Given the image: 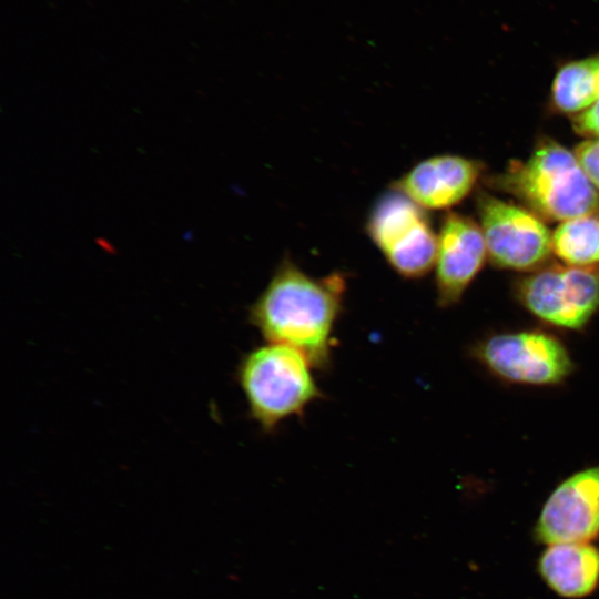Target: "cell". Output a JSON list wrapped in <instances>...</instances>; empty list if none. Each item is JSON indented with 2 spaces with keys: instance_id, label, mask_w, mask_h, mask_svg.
<instances>
[{
  "instance_id": "9a60e30c",
  "label": "cell",
  "mask_w": 599,
  "mask_h": 599,
  "mask_svg": "<svg viewBox=\"0 0 599 599\" xmlns=\"http://www.w3.org/2000/svg\"><path fill=\"white\" fill-rule=\"evenodd\" d=\"M572 128L587 139H599V100L583 112L572 116Z\"/></svg>"
},
{
  "instance_id": "30bf717a",
  "label": "cell",
  "mask_w": 599,
  "mask_h": 599,
  "mask_svg": "<svg viewBox=\"0 0 599 599\" xmlns=\"http://www.w3.org/2000/svg\"><path fill=\"white\" fill-rule=\"evenodd\" d=\"M481 171L478 161L454 154L435 155L416 163L390 187L424 210H444L473 191Z\"/></svg>"
},
{
  "instance_id": "7a4b0ae2",
  "label": "cell",
  "mask_w": 599,
  "mask_h": 599,
  "mask_svg": "<svg viewBox=\"0 0 599 599\" xmlns=\"http://www.w3.org/2000/svg\"><path fill=\"white\" fill-rule=\"evenodd\" d=\"M490 185L511 194L544 221L599 215V191L575 153L551 139L541 140L525 161H514L493 176Z\"/></svg>"
},
{
  "instance_id": "5b68a950",
  "label": "cell",
  "mask_w": 599,
  "mask_h": 599,
  "mask_svg": "<svg viewBox=\"0 0 599 599\" xmlns=\"http://www.w3.org/2000/svg\"><path fill=\"white\" fill-rule=\"evenodd\" d=\"M515 293L540 321L581 329L599 308V267L545 264L520 278Z\"/></svg>"
},
{
  "instance_id": "5bb4252c",
  "label": "cell",
  "mask_w": 599,
  "mask_h": 599,
  "mask_svg": "<svg viewBox=\"0 0 599 599\" xmlns=\"http://www.w3.org/2000/svg\"><path fill=\"white\" fill-rule=\"evenodd\" d=\"M573 153L591 184L599 191V139H586Z\"/></svg>"
},
{
  "instance_id": "9c48e42d",
  "label": "cell",
  "mask_w": 599,
  "mask_h": 599,
  "mask_svg": "<svg viewBox=\"0 0 599 599\" xmlns=\"http://www.w3.org/2000/svg\"><path fill=\"white\" fill-rule=\"evenodd\" d=\"M488 257L479 223L456 212L444 216L437 234L435 287L438 306L457 304Z\"/></svg>"
},
{
  "instance_id": "8992f818",
  "label": "cell",
  "mask_w": 599,
  "mask_h": 599,
  "mask_svg": "<svg viewBox=\"0 0 599 599\" xmlns=\"http://www.w3.org/2000/svg\"><path fill=\"white\" fill-rule=\"evenodd\" d=\"M471 353L491 374L514 384L557 385L573 370L572 359L562 342L538 329L487 336L473 347Z\"/></svg>"
},
{
  "instance_id": "277c9868",
  "label": "cell",
  "mask_w": 599,
  "mask_h": 599,
  "mask_svg": "<svg viewBox=\"0 0 599 599\" xmlns=\"http://www.w3.org/2000/svg\"><path fill=\"white\" fill-rule=\"evenodd\" d=\"M365 231L400 277L418 280L435 266L437 234L425 210L390 187L374 202Z\"/></svg>"
},
{
  "instance_id": "6da1fadb",
  "label": "cell",
  "mask_w": 599,
  "mask_h": 599,
  "mask_svg": "<svg viewBox=\"0 0 599 599\" xmlns=\"http://www.w3.org/2000/svg\"><path fill=\"white\" fill-rule=\"evenodd\" d=\"M342 272L315 277L285 256L248 307V322L267 343L301 352L317 370L333 364L334 332L344 312Z\"/></svg>"
},
{
  "instance_id": "7c38bea8",
  "label": "cell",
  "mask_w": 599,
  "mask_h": 599,
  "mask_svg": "<svg viewBox=\"0 0 599 599\" xmlns=\"http://www.w3.org/2000/svg\"><path fill=\"white\" fill-rule=\"evenodd\" d=\"M552 106L575 116L599 100V55L564 64L556 73L551 89Z\"/></svg>"
},
{
  "instance_id": "4fadbf2b",
  "label": "cell",
  "mask_w": 599,
  "mask_h": 599,
  "mask_svg": "<svg viewBox=\"0 0 599 599\" xmlns=\"http://www.w3.org/2000/svg\"><path fill=\"white\" fill-rule=\"evenodd\" d=\"M552 253L569 266L599 267V215L560 222L552 232Z\"/></svg>"
},
{
  "instance_id": "3957f363",
  "label": "cell",
  "mask_w": 599,
  "mask_h": 599,
  "mask_svg": "<svg viewBox=\"0 0 599 599\" xmlns=\"http://www.w3.org/2000/svg\"><path fill=\"white\" fill-rule=\"evenodd\" d=\"M313 365L298 351L267 343L245 353L235 377L245 396L248 415L265 434L291 417H303L324 394Z\"/></svg>"
},
{
  "instance_id": "ba28073f",
  "label": "cell",
  "mask_w": 599,
  "mask_h": 599,
  "mask_svg": "<svg viewBox=\"0 0 599 599\" xmlns=\"http://www.w3.org/2000/svg\"><path fill=\"white\" fill-rule=\"evenodd\" d=\"M531 535L542 546L599 538V466L578 470L552 489Z\"/></svg>"
},
{
  "instance_id": "8fae6325",
  "label": "cell",
  "mask_w": 599,
  "mask_h": 599,
  "mask_svg": "<svg viewBox=\"0 0 599 599\" xmlns=\"http://www.w3.org/2000/svg\"><path fill=\"white\" fill-rule=\"evenodd\" d=\"M536 571L558 597L587 598L599 587V546L595 542L545 546L536 561Z\"/></svg>"
},
{
  "instance_id": "52a82bcc",
  "label": "cell",
  "mask_w": 599,
  "mask_h": 599,
  "mask_svg": "<svg viewBox=\"0 0 599 599\" xmlns=\"http://www.w3.org/2000/svg\"><path fill=\"white\" fill-rule=\"evenodd\" d=\"M477 212L493 264L530 272L546 264L552 253V233L542 219L486 192L477 195Z\"/></svg>"
}]
</instances>
